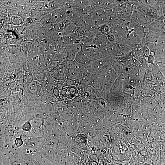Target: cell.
<instances>
[{
	"label": "cell",
	"mask_w": 165,
	"mask_h": 165,
	"mask_svg": "<svg viewBox=\"0 0 165 165\" xmlns=\"http://www.w3.org/2000/svg\"><path fill=\"white\" fill-rule=\"evenodd\" d=\"M97 28L98 32L106 36L111 32V28L106 24H101Z\"/></svg>",
	"instance_id": "8"
},
{
	"label": "cell",
	"mask_w": 165,
	"mask_h": 165,
	"mask_svg": "<svg viewBox=\"0 0 165 165\" xmlns=\"http://www.w3.org/2000/svg\"><path fill=\"white\" fill-rule=\"evenodd\" d=\"M161 148L163 151H165V140L162 141L161 144Z\"/></svg>",
	"instance_id": "15"
},
{
	"label": "cell",
	"mask_w": 165,
	"mask_h": 165,
	"mask_svg": "<svg viewBox=\"0 0 165 165\" xmlns=\"http://www.w3.org/2000/svg\"><path fill=\"white\" fill-rule=\"evenodd\" d=\"M98 30L97 27L91 31L85 33L80 36L82 44H87L91 43L95 37Z\"/></svg>",
	"instance_id": "6"
},
{
	"label": "cell",
	"mask_w": 165,
	"mask_h": 165,
	"mask_svg": "<svg viewBox=\"0 0 165 165\" xmlns=\"http://www.w3.org/2000/svg\"><path fill=\"white\" fill-rule=\"evenodd\" d=\"M131 21L139 25H147L150 22L148 17L136 10L131 15Z\"/></svg>",
	"instance_id": "4"
},
{
	"label": "cell",
	"mask_w": 165,
	"mask_h": 165,
	"mask_svg": "<svg viewBox=\"0 0 165 165\" xmlns=\"http://www.w3.org/2000/svg\"><path fill=\"white\" fill-rule=\"evenodd\" d=\"M53 93L56 97H59L60 96V93L58 88L55 87L53 90Z\"/></svg>",
	"instance_id": "14"
},
{
	"label": "cell",
	"mask_w": 165,
	"mask_h": 165,
	"mask_svg": "<svg viewBox=\"0 0 165 165\" xmlns=\"http://www.w3.org/2000/svg\"><path fill=\"white\" fill-rule=\"evenodd\" d=\"M82 49V43L70 44L67 48L66 53L68 60H75L76 56Z\"/></svg>",
	"instance_id": "3"
},
{
	"label": "cell",
	"mask_w": 165,
	"mask_h": 165,
	"mask_svg": "<svg viewBox=\"0 0 165 165\" xmlns=\"http://www.w3.org/2000/svg\"><path fill=\"white\" fill-rule=\"evenodd\" d=\"M91 43L100 49L111 43L109 42L106 36L98 32Z\"/></svg>",
	"instance_id": "5"
},
{
	"label": "cell",
	"mask_w": 165,
	"mask_h": 165,
	"mask_svg": "<svg viewBox=\"0 0 165 165\" xmlns=\"http://www.w3.org/2000/svg\"><path fill=\"white\" fill-rule=\"evenodd\" d=\"M15 143L17 148L20 147L23 144V142L20 138H16L15 141Z\"/></svg>",
	"instance_id": "13"
},
{
	"label": "cell",
	"mask_w": 165,
	"mask_h": 165,
	"mask_svg": "<svg viewBox=\"0 0 165 165\" xmlns=\"http://www.w3.org/2000/svg\"><path fill=\"white\" fill-rule=\"evenodd\" d=\"M111 11L100 9L95 10L94 13L95 25L97 27L105 24L111 13Z\"/></svg>",
	"instance_id": "2"
},
{
	"label": "cell",
	"mask_w": 165,
	"mask_h": 165,
	"mask_svg": "<svg viewBox=\"0 0 165 165\" xmlns=\"http://www.w3.org/2000/svg\"><path fill=\"white\" fill-rule=\"evenodd\" d=\"M161 127L163 131L165 133V123L162 124Z\"/></svg>",
	"instance_id": "17"
},
{
	"label": "cell",
	"mask_w": 165,
	"mask_h": 165,
	"mask_svg": "<svg viewBox=\"0 0 165 165\" xmlns=\"http://www.w3.org/2000/svg\"><path fill=\"white\" fill-rule=\"evenodd\" d=\"M150 29L153 32H156L161 29L162 27V24L159 22L153 23L150 25Z\"/></svg>",
	"instance_id": "11"
},
{
	"label": "cell",
	"mask_w": 165,
	"mask_h": 165,
	"mask_svg": "<svg viewBox=\"0 0 165 165\" xmlns=\"http://www.w3.org/2000/svg\"><path fill=\"white\" fill-rule=\"evenodd\" d=\"M28 88L30 92L32 93H35L37 91L38 88L37 82L35 81L31 82L29 84Z\"/></svg>",
	"instance_id": "10"
},
{
	"label": "cell",
	"mask_w": 165,
	"mask_h": 165,
	"mask_svg": "<svg viewBox=\"0 0 165 165\" xmlns=\"http://www.w3.org/2000/svg\"><path fill=\"white\" fill-rule=\"evenodd\" d=\"M162 7L163 14V16L165 18V6L164 5L163 6H162Z\"/></svg>",
	"instance_id": "16"
},
{
	"label": "cell",
	"mask_w": 165,
	"mask_h": 165,
	"mask_svg": "<svg viewBox=\"0 0 165 165\" xmlns=\"http://www.w3.org/2000/svg\"><path fill=\"white\" fill-rule=\"evenodd\" d=\"M68 87V94L67 98L68 99H72L78 94L77 89L73 86H71Z\"/></svg>",
	"instance_id": "9"
},
{
	"label": "cell",
	"mask_w": 165,
	"mask_h": 165,
	"mask_svg": "<svg viewBox=\"0 0 165 165\" xmlns=\"http://www.w3.org/2000/svg\"><path fill=\"white\" fill-rule=\"evenodd\" d=\"M31 126L30 121L25 122L22 126L21 129L24 131L31 133Z\"/></svg>",
	"instance_id": "12"
},
{
	"label": "cell",
	"mask_w": 165,
	"mask_h": 165,
	"mask_svg": "<svg viewBox=\"0 0 165 165\" xmlns=\"http://www.w3.org/2000/svg\"><path fill=\"white\" fill-rule=\"evenodd\" d=\"M82 44V50L86 53L91 63L105 56L100 53L99 49L91 43Z\"/></svg>",
	"instance_id": "1"
},
{
	"label": "cell",
	"mask_w": 165,
	"mask_h": 165,
	"mask_svg": "<svg viewBox=\"0 0 165 165\" xmlns=\"http://www.w3.org/2000/svg\"><path fill=\"white\" fill-rule=\"evenodd\" d=\"M75 61L77 63L86 66L91 62L85 52L82 50L77 54Z\"/></svg>",
	"instance_id": "7"
}]
</instances>
